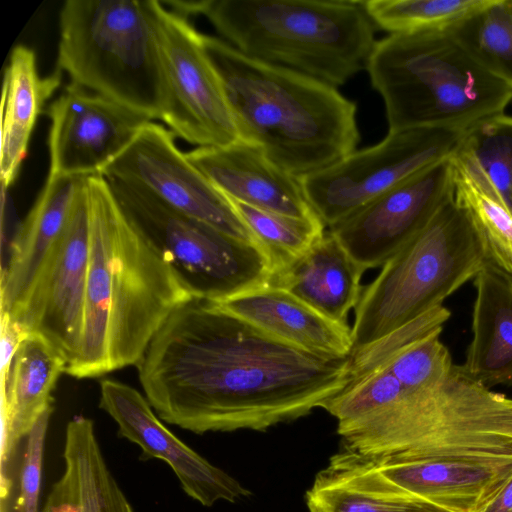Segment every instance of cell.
Instances as JSON below:
<instances>
[{
  "mask_svg": "<svg viewBox=\"0 0 512 512\" xmlns=\"http://www.w3.org/2000/svg\"><path fill=\"white\" fill-rule=\"evenodd\" d=\"M63 459V474L41 512H135L105 461L90 418L76 415L68 422Z\"/></svg>",
  "mask_w": 512,
  "mask_h": 512,
  "instance_id": "22",
  "label": "cell"
},
{
  "mask_svg": "<svg viewBox=\"0 0 512 512\" xmlns=\"http://www.w3.org/2000/svg\"><path fill=\"white\" fill-rule=\"evenodd\" d=\"M106 180L130 221L192 297L222 302L270 284L274 262L260 244L182 213L140 186Z\"/></svg>",
  "mask_w": 512,
  "mask_h": 512,
  "instance_id": "9",
  "label": "cell"
},
{
  "mask_svg": "<svg viewBox=\"0 0 512 512\" xmlns=\"http://www.w3.org/2000/svg\"><path fill=\"white\" fill-rule=\"evenodd\" d=\"M452 191L451 156L409 177L329 231L365 270L375 268L415 236Z\"/></svg>",
  "mask_w": 512,
  "mask_h": 512,
  "instance_id": "14",
  "label": "cell"
},
{
  "mask_svg": "<svg viewBox=\"0 0 512 512\" xmlns=\"http://www.w3.org/2000/svg\"><path fill=\"white\" fill-rule=\"evenodd\" d=\"M66 367L64 356L40 334L29 333L19 344L2 374V471L19 441L54 409L52 393Z\"/></svg>",
  "mask_w": 512,
  "mask_h": 512,
  "instance_id": "21",
  "label": "cell"
},
{
  "mask_svg": "<svg viewBox=\"0 0 512 512\" xmlns=\"http://www.w3.org/2000/svg\"><path fill=\"white\" fill-rule=\"evenodd\" d=\"M357 455L381 482L392 489L452 512H480L512 475V455L423 460Z\"/></svg>",
  "mask_w": 512,
  "mask_h": 512,
  "instance_id": "17",
  "label": "cell"
},
{
  "mask_svg": "<svg viewBox=\"0 0 512 512\" xmlns=\"http://www.w3.org/2000/svg\"><path fill=\"white\" fill-rule=\"evenodd\" d=\"M273 337L328 358L352 354L351 327L336 322L273 285L216 302Z\"/></svg>",
  "mask_w": 512,
  "mask_h": 512,
  "instance_id": "20",
  "label": "cell"
},
{
  "mask_svg": "<svg viewBox=\"0 0 512 512\" xmlns=\"http://www.w3.org/2000/svg\"><path fill=\"white\" fill-rule=\"evenodd\" d=\"M344 449L406 460L512 455V399L454 365L408 386L383 365L354 378L335 403Z\"/></svg>",
  "mask_w": 512,
  "mask_h": 512,
  "instance_id": "2",
  "label": "cell"
},
{
  "mask_svg": "<svg viewBox=\"0 0 512 512\" xmlns=\"http://www.w3.org/2000/svg\"><path fill=\"white\" fill-rule=\"evenodd\" d=\"M136 367L158 417L195 434L294 421L323 408L350 376L349 357L305 351L195 297L170 314Z\"/></svg>",
  "mask_w": 512,
  "mask_h": 512,
  "instance_id": "1",
  "label": "cell"
},
{
  "mask_svg": "<svg viewBox=\"0 0 512 512\" xmlns=\"http://www.w3.org/2000/svg\"><path fill=\"white\" fill-rule=\"evenodd\" d=\"M512 214V117L497 114L467 130L452 155Z\"/></svg>",
  "mask_w": 512,
  "mask_h": 512,
  "instance_id": "27",
  "label": "cell"
},
{
  "mask_svg": "<svg viewBox=\"0 0 512 512\" xmlns=\"http://www.w3.org/2000/svg\"><path fill=\"white\" fill-rule=\"evenodd\" d=\"M86 177L48 175L10 243L1 280V315L12 317L24 303L40 268L66 227Z\"/></svg>",
  "mask_w": 512,
  "mask_h": 512,
  "instance_id": "19",
  "label": "cell"
},
{
  "mask_svg": "<svg viewBox=\"0 0 512 512\" xmlns=\"http://www.w3.org/2000/svg\"><path fill=\"white\" fill-rule=\"evenodd\" d=\"M448 31L481 67L512 88V0H490Z\"/></svg>",
  "mask_w": 512,
  "mask_h": 512,
  "instance_id": "28",
  "label": "cell"
},
{
  "mask_svg": "<svg viewBox=\"0 0 512 512\" xmlns=\"http://www.w3.org/2000/svg\"><path fill=\"white\" fill-rule=\"evenodd\" d=\"M366 270L328 230L308 251L278 269L270 285L284 289L328 318L347 324L362 294Z\"/></svg>",
  "mask_w": 512,
  "mask_h": 512,
  "instance_id": "23",
  "label": "cell"
},
{
  "mask_svg": "<svg viewBox=\"0 0 512 512\" xmlns=\"http://www.w3.org/2000/svg\"><path fill=\"white\" fill-rule=\"evenodd\" d=\"M186 156L232 201L297 218L318 217L306 200L299 179L254 145L238 140L221 147H198Z\"/></svg>",
  "mask_w": 512,
  "mask_h": 512,
  "instance_id": "18",
  "label": "cell"
},
{
  "mask_svg": "<svg viewBox=\"0 0 512 512\" xmlns=\"http://www.w3.org/2000/svg\"><path fill=\"white\" fill-rule=\"evenodd\" d=\"M61 71L41 77L32 49L13 48L3 78L1 100L2 186L8 188L16 179L26 156L31 133L47 99L61 84Z\"/></svg>",
  "mask_w": 512,
  "mask_h": 512,
  "instance_id": "25",
  "label": "cell"
},
{
  "mask_svg": "<svg viewBox=\"0 0 512 512\" xmlns=\"http://www.w3.org/2000/svg\"><path fill=\"white\" fill-rule=\"evenodd\" d=\"M453 191L477 231L489 262L512 278V214L452 156Z\"/></svg>",
  "mask_w": 512,
  "mask_h": 512,
  "instance_id": "29",
  "label": "cell"
},
{
  "mask_svg": "<svg viewBox=\"0 0 512 512\" xmlns=\"http://www.w3.org/2000/svg\"><path fill=\"white\" fill-rule=\"evenodd\" d=\"M450 316V311L443 305L435 307L356 352L349 357L350 375L372 368L403 347L427 336L437 329L443 328L444 323L448 321Z\"/></svg>",
  "mask_w": 512,
  "mask_h": 512,
  "instance_id": "32",
  "label": "cell"
},
{
  "mask_svg": "<svg viewBox=\"0 0 512 512\" xmlns=\"http://www.w3.org/2000/svg\"><path fill=\"white\" fill-rule=\"evenodd\" d=\"M231 202L255 240L270 253L274 273L303 255L326 232L319 217L297 218Z\"/></svg>",
  "mask_w": 512,
  "mask_h": 512,
  "instance_id": "31",
  "label": "cell"
},
{
  "mask_svg": "<svg viewBox=\"0 0 512 512\" xmlns=\"http://www.w3.org/2000/svg\"><path fill=\"white\" fill-rule=\"evenodd\" d=\"M90 251L79 353L66 368L94 378L136 366L170 314L192 296L125 214L106 178L87 176Z\"/></svg>",
  "mask_w": 512,
  "mask_h": 512,
  "instance_id": "3",
  "label": "cell"
},
{
  "mask_svg": "<svg viewBox=\"0 0 512 512\" xmlns=\"http://www.w3.org/2000/svg\"><path fill=\"white\" fill-rule=\"evenodd\" d=\"M59 26L58 70L70 83L161 120L165 85L146 0H67Z\"/></svg>",
  "mask_w": 512,
  "mask_h": 512,
  "instance_id": "8",
  "label": "cell"
},
{
  "mask_svg": "<svg viewBox=\"0 0 512 512\" xmlns=\"http://www.w3.org/2000/svg\"><path fill=\"white\" fill-rule=\"evenodd\" d=\"M52 412H45L27 435L20 473V492L15 506L17 512H38L44 443Z\"/></svg>",
  "mask_w": 512,
  "mask_h": 512,
  "instance_id": "33",
  "label": "cell"
},
{
  "mask_svg": "<svg viewBox=\"0 0 512 512\" xmlns=\"http://www.w3.org/2000/svg\"><path fill=\"white\" fill-rule=\"evenodd\" d=\"M487 258L454 191L430 221L362 290L351 326L352 354L415 320L474 279Z\"/></svg>",
  "mask_w": 512,
  "mask_h": 512,
  "instance_id": "7",
  "label": "cell"
},
{
  "mask_svg": "<svg viewBox=\"0 0 512 512\" xmlns=\"http://www.w3.org/2000/svg\"><path fill=\"white\" fill-rule=\"evenodd\" d=\"M187 18L202 14L244 55L335 88L366 68L376 44L363 1H169Z\"/></svg>",
  "mask_w": 512,
  "mask_h": 512,
  "instance_id": "5",
  "label": "cell"
},
{
  "mask_svg": "<svg viewBox=\"0 0 512 512\" xmlns=\"http://www.w3.org/2000/svg\"><path fill=\"white\" fill-rule=\"evenodd\" d=\"M47 115L52 176L100 174L153 121L73 83L50 104Z\"/></svg>",
  "mask_w": 512,
  "mask_h": 512,
  "instance_id": "15",
  "label": "cell"
},
{
  "mask_svg": "<svg viewBox=\"0 0 512 512\" xmlns=\"http://www.w3.org/2000/svg\"><path fill=\"white\" fill-rule=\"evenodd\" d=\"M1 512H6V507H5V504L3 503V501H2V506H1Z\"/></svg>",
  "mask_w": 512,
  "mask_h": 512,
  "instance_id": "36",
  "label": "cell"
},
{
  "mask_svg": "<svg viewBox=\"0 0 512 512\" xmlns=\"http://www.w3.org/2000/svg\"><path fill=\"white\" fill-rule=\"evenodd\" d=\"M175 137L151 121L100 174L140 186L182 213L233 237L258 243L231 200L190 162Z\"/></svg>",
  "mask_w": 512,
  "mask_h": 512,
  "instance_id": "12",
  "label": "cell"
},
{
  "mask_svg": "<svg viewBox=\"0 0 512 512\" xmlns=\"http://www.w3.org/2000/svg\"><path fill=\"white\" fill-rule=\"evenodd\" d=\"M366 69L384 101L389 132L467 130L503 113L512 88L481 67L448 30L389 34Z\"/></svg>",
  "mask_w": 512,
  "mask_h": 512,
  "instance_id": "6",
  "label": "cell"
},
{
  "mask_svg": "<svg viewBox=\"0 0 512 512\" xmlns=\"http://www.w3.org/2000/svg\"><path fill=\"white\" fill-rule=\"evenodd\" d=\"M480 512H512V475L499 493Z\"/></svg>",
  "mask_w": 512,
  "mask_h": 512,
  "instance_id": "35",
  "label": "cell"
},
{
  "mask_svg": "<svg viewBox=\"0 0 512 512\" xmlns=\"http://www.w3.org/2000/svg\"><path fill=\"white\" fill-rule=\"evenodd\" d=\"M87 177L66 227L40 268L20 309L9 317L48 340L66 359L78 356L84 326L90 251ZM7 316V315H6ZM66 367V368H67Z\"/></svg>",
  "mask_w": 512,
  "mask_h": 512,
  "instance_id": "13",
  "label": "cell"
},
{
  "mask_svg": "<svg viewBox=\"0 0 512 512\" xmlns=\"http://www.w3.org/2000/svg\"><path fill=\"white\" fill-rule=\"evenodd\" d=\"M464 132L445 127L389 132L380 143L299 179L300 185L312 210L331 227L424 168L451 157Z\"/></svg>",
  "mask_w": 512,
  "mask_h": 512,
  "instance_id": "10",
  "label": "cell"
},
{
  "mask_svg": "<svg viewBox=\"0 0 512 512\" xmlns=\"http://www.w3.org/2000/svg\"><path fill=\"white\" fill-rule=\"evenodd\" d=\"M239 140L259 148L297 179L356 150V104L337 88L296 71L252 59L202 34Z\"/></svg>",
  "mask_w": 512,
  "mask_h": 512,
  "instance_id": "4",
  "label": "cell"
},
{
  "mask_svg": "<svg viewBox=\"0 0 512 512\" xmlns=\"http://www.w3.org/2000/svg\"><path fill=\"white\" fill-rule=\"evenodd\" d=\"M474 286L472 338L461 366L489 389L512 385V278L487 260Z\"/></svg>",
  "mask_w": 512,
  "mask_h": 512,
  "instance_id": "24",
  "label": "cell"
},
{
  "mask_svg": "<svg viewBox=\"0 0 512 512\" xmlns=\"http://www.w3.org/2000/svg\"><path fill=\"white\" fill-rule=\"evenodd\" d=\"M29 333L15 320L1 315V372L7 370L21 341Z\"/></svg>",
  "mask_w": 512,
  "mask_h": 512,
  "instance_id": "34",
  "label": "cell"
},
{
  "mask_svg": "<svg viewBox=\"0 0 512 512\" xmlns=\"http://www.w3.org/2000/svg\"><path fill=\"white\" fill-rule=\"evenodd\" d=\"M490 0H369L364 9L375 28L390 34L448 30Z\"/></svg>",
  "mask_w": 512,
  "mask_h": 512,
  "instance_id": "30",
  "label": "cell"
},
{
  "mask_svg": "<svg viewBox=\"0 0 512 512\" xmlns=\"http://www.w3.org/2000/svg\"><path fill=\"white\" fill-rule=\"evenodd\" d=\"M99 387V407L116 422L119 436L140 447L141 459L165 461L189 497L210 507L250 495L235 478L176 437L138 390L115 379H103Z\"/></svg>",
  "mask_w": 512,
  "mask_h": 512,
  "instance_id": "16",
  "label": "cell"
},
{
  "mask_svg": "<svg viewBox=\"0 0 512 512\" xmlns=\"http://www.w3.org/2000/svg\"><path fill=\"white\" fill-rule=\"evenodd\" d=\"M310 512H452L381 482L347 449L331 457L307 492Z\"/></svg>",
  "mask_w": 512,
  "mask_h": 512,
  "instance_id": "26",
  "label": "cell"
},
{
  "mask_svg": "<svg viewBox=\"0 0 512 512\" xmlns=\"http://www.w3.org/2000/svg\"><path fill=\"white\" fill-rule=\"evenodd\" d=\"M165 85L161 120L169 130L199 147L239 140L220 78L198 32L186 17L162 1L146 0Z\"/></svg>",
  "mask_w": 512,
  "mask_h": 512,
  "instance_id": "11",
  "label": "cell"
}]
</instances>
